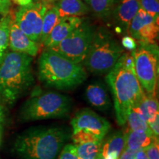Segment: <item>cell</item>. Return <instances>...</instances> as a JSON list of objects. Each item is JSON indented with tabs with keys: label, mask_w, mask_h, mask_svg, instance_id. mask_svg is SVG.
Returning a JSON list of instances; mask_svg holds the SVG:
<instances>
[{
	"label": "cell",
	"mask_w": 159,
	"mask_h": 159,
	"mask_svg": "<svg viewBox=\"0 0 159 159\" xmlns=\"http://www.w3.org/2000/svg\"><path fill=\"white\" fill-rule=\"evenodd\" d=\"M106 81L114 97L117 122L124 125L129 111L141 102L146 94L139 82L134 68L126 66L120 58L108 72Z\"/></svg>",
	"instance_id": "6da1fadb"
},
{
	"label": "cell",
	"mask_w": 159,
	"mask_h": 159,
	"mask_svg": "<svg viewBox=\"0 0 159 159\" xmlns=\"http://www.w3.org/2000/svg\"><path fill=\"white\" fill-rule=\"evenodd\" d=\"M40 80L60 90L74 89L82 84L87 73L80 63L72 62L58 53L47 49L39 61Z\"/></svg>",
	"instance_id": "7a4b0ae2"
},
{
	"label": "cell",
	"mask_w": 159,
	"mask_h": 159,
	"mask_svg": "<svg viewBox=\"0 0 159 159\" xmlns=\"http://www.w3.org/2000/svg\"><path fill=\"white\" fill-rule=\"evenodd\" d=\"M69 135L60 128H37L17 137L16 152L23 159H56Z\"/></svg>",
	"instance_id": "3957f363"
},
{
	"label": "cell",
	"mask_w": 159,
	"mask_h": 159,
	"mask_svg": "<svg viewBox=\"0 0 159 159\" xmlns=\"http://www.w3.org/2000/svg\"><path fill=\"white\" fill-rule=\"evenodd\" d=\"M33 57L7 52L0 63V96L13 104L33 84Z\"/></svg>",
	"instance_id": "277c9868"
},
{
	"label": "cell",
	"mask_w": 159,
	"mask_h": 159,
	"mask_svg": "<svg viewBox=\"0 0 159 159\" xmlns=\"http://www.w3.org/2000/svg\"><path fill=\"white\" fill-rule=\"evenodd\" d=\"M124 53V49L104 28L95 30L83 63L94 74H105L114 68Z\"/></svg>",
	"instance_id": "5b68a950"
},
{
	"label": "cell",
	"mask_w": 159,
	"mask_h": 159,
	"mask_svg": "<svg viewBox=\"0 0 159 159\" xmlns=\"http://www.w3.org/2000/svg\"><path fill=\"white\" fill-rule=\"evenodd\" d=\"M71 110L68 97L56 92H43L30 97L24 105L21 118L25 121L62 118Z\"/></svg>",
	"instance_id": "8992f818"
},
{
	"label": "cell",
	"mask_w": 159,
	"mask_h": 159,
	"mask_svg": "<svg viewBox=\"0 0 159 159\" xmlns=\"http://www.w3.org/2000/svg\"><path fill=\"white\" fill-rule=\"evenodd\" d=\"M134 69L141 86L146 94L156 96L158 74V49L154 44L141 43L132 51Z\"/></svg>",
	"instance_id": "52a82bcc"
},
{
	"label": "cell",
	"mask_w": 159,
	"mask_h": 159,
	"mask_svg": "<svg viewBox=\"0 0 159 159\" xmlns=\"http://www.w3.org/2000/svg\"><path fill=\"white\" fill-rule=\"evenodd\" d=\"M95 30L90 24L83 21L61 42L48 49L58 53L72 62L81 63L86 57Z\"/></svg>",
	"instance_id": "ba28073f"
},
{
	"label": "cell",
	"mask_w": 159,
	"mask_h": 159,
	"mask_svg": "<svg viewBox=\"0 0 159 159\" xmlns=\"http://www.w3.org/2000/svg\"><path fill=\"white\" fill-rule=\"evenodd\" d=\"M48 6L42 2L22 6L15 14L14 22L32 41L40 43L43 16Z\"/></svg>",
	"instance_id": "9c48e42d"
},
{
	"label": "cell",
	"mask_w": 159,
	"mask_h": 159,
	"mask_svg": "<svg viewBox=\"0 0 159 159\" xmlns=\"http://www.w3.org/2000/svg\"><path fill=\"white\" fill-rule=\"evenodd\" d=\"M158 18H154L139 9L129 25L128 33L140 43H156L158 37Z\"/></svg>",
	"instance_id": "30bf717a"
},
{
	"label": "cell",
	"mask_w": 159,
	"mask_h": 159,
	"mask_svg": "<svg viewBox=\"0 0 159 159\" xmlns=\"http://www.w3.org/2000/svg\"><path fill=\"white\" fill-rule=\"evenodd\" d=\"M71 125L73 133L85 130L103 139L111 128V124L107 119L99 116L90 109L85 108L77 113L71 119Z\"/></svg>",
	"instance_id": "8fae6325"
},
{
	"label": "cell",
	"mask_w": 159,
	"mask_h": 159,
	"mask_svg": "<svg viewBox=\"0 0 159 159\" xmlns=\"http://www.w3.org/2000/svg\"><path fill=\"white\" fill-rule=\"evenodd\" d=\"M139 9V0H123L115 4L111 17L113 18L119 33H128L129 25Z\"/></svg>",
	"instance_id": "7c38bea8"
},
{
	"label": "cell",
	"mask_w": 159,
	"mask_h": 159,
	"mask_svg": "<svg viewBox=\"0 0 159 159\" xmlns=\"http://www.w3.org/2000/svg\"><path fill=\"white\" fill-rule=\"evenodd\" d=\"M8 47L11 51L35 57L39 50V43L32 41L23 33L14 21L11 26Z\"/></svg>",
	"instance_id": "4fadbf2b"
},
{
	"label": "cell",
	"mask_w": 159,
	"mask_h": 159,
	"mask_svg": "<svg viewBox=\"0 0 159 159\" xmlns=\"http://www.w3.org/2000/svg\"><path fill=\"white\" fill-rule=\"evenodd\" d=\"M83 20L80 16L61 18L43 42L47 49H50L65 39L74 30L82 24Z\"/></svg>",
	"instance_id": "5bb4252c"
},
{
	"label": "cell",
	"mask_w": 159,
	"mask_h": 159,
	"mask_svg": "<svg viewBox=\"0 0 159 159\" xmlns=\"http://www.w3.org/2000/svg\"><path fill=\"white\" fill-rule=\"evenodd\" d=\"M85 98L90 104L99 110L105 111L110 108L111 100L106 89L99 83L89 85L85 91Z\"/></svg>",
	"instance_id": "9a60e30c"
},
{
	"label": "cell",
	"mask_w": 159,
	"mask_h": 159,
	"mask_svg": "<svg viewBox=\"0 0 159 159\" xmlns=\"http://www.w3.org/2000/svg\"><path fill=\"white\" fill-rule=\"evenodd\" d=\"M124 134L125 148L134 150L144 149L153 142L158 141V138L153 134H148L144 131L128 130Z\"/></svg>",
	"instance_id": "2e32d148"
},
{
	"label": "cell",
	"mask_w": 159,
	"mask_h": 159,
	"mask_svg": "<svg viewBox=\"0 0 159 159\" xmlns=\"http://www.w3.org/2000/svg\"><path fill=\"white\" fill-rule=\"evenodd\" d=\"M55 6L61 18L80 16L90 11L89 6L82 0H59Z\"/></svg>",
	"instance_id": "e0dca14e"
},
{
	"label": "cell",
	"mask_w": 159,
	"mask_h": 159,
	"mask_svg": "<svg viewBox=\"0 0 159 159\" xmlns=\"http://www.w3.org/2000/svg\"><path fill=\"white\" fill-rule=\"evenodd\" d=\"M132 109L140 114L148 123L159 116V105L156 96L146 94L141 102Z\"/></svg>",
	"instance_id": "ac0fdd59"
},
{
	"label": "cell",
	"mask_w": 159,
	"mask_h": 159,
	"mask_svg": "<svg viewBox=\"0 0 159 159\" xmlns=\"http://www.w3.org/2000/svg\"><path fill=\"white\" fill-rule=\"evenodd\" d=\"M125 148V134L122 132L115 133L102 145L100 159L108 156H111L114 159H117Z\"/></svg>",
	"instance_id": "d6986e66"
},
{
	"label": "cell",
	"mask_w": 159,
	"mask_h": 159,
	"mask_svg": "<svg viewBox=\"0 0 159 159\" xmlns=\"http://www.w3.org/2000/svg\"><path fill=\"white\" fill-rule=\"evenodd\" d=\"M61 19V18L60 17L56 6H52L49 8L48 7L43 16L40 43H43Z\"/></svg>",
	"instance_id": "ffe728a7"
},
{
	"label": "cell",
	"mask_w": 159,
	"mask_h": 159,
	"mask_svg": "<svg viewBox=\"0 0 159 159\" xmlns=\"http://www.w3.org/2000/svg\"><path fill=\"white\" fill-rule=\"evenodd\" d=\"M89 9L97 17L107 19L111 17L116 1L115 0H86Z\"/></svg>",
	"instance_id": "44dd1931"
},
{
	"label": "cell",
	"mask_w": 159,
	"mask_h": 159,
	"mask_svg": "<svg viewBox=\"0 0 159 159\" xmlns=\"http://www.w3.org/2000/svg\"><path fill=\"white\" fill-rule=\"evenodd\" d=\"M102 141L83 143L76 145L80 159H100Z\"/></svg>",
	"instance_id": "7402d4cb"
},
{
	"label": "cell",
	"mask_w": 159,
	"mask_h": 159,
	"mask_svg": "<svg viewBox=\"0 0 159 159\" xmlns=\"http://www.w3.org/2000/svg\"><path fill=\"white\" fill-rule=\"evenodd\" d=\"M12 18L9 14L4 16L0 20V63L7 52L9 45V34Z\"/></svg>",
	"instance_id": "603a6c76"
},
{
	"label": "cell",
	"mask_w": 159,
	"mask_h": 159,
	"mask_svg": "<svg viewBox=\"0 0 159 159\" xmlns=\"http://www.w3.org/2000/svg\"><path fill=\"white\" fill-rule=\"evenodd\" d=\"M126 122L128 125V130L144 131L148 134H152V131L149 128L148 122L143 119L140 114H139L133 109H131L128 112Z\"/></svg>",
	"instance_id": "cb8c5ba5"
},
{
	"label": "cell",
	"mask_w": 159,
	"mask_h": 159,
	"mask_svg": "<svg viewBox=\"0 0 159 159\" xmlns=\"http://www.w3.org/2000/svg\"><path fill=\"white\" fill-rule=\"evenodd\" d=\"M72 140L75 144L77 145L83 144V143L96 142V141H102V139L98 138L94 134H91V132H89V131L85 130H80L73 133Z\"/></svg>",
	"instance_id": "d4e9b609"
},
{
	"label": "cell",
	"mask_w": 159,
	"mask_h": 159,
	"mask_svg": "<svg viewBox=\"0 0 159 159\" xmlns=\"http://www.w3.org/2000/svg\"><path fill=\"white\" fill-rule=\"evenodd\" d=\"M140 8L154 18H158V0H139Z\"/></svg>",
	"instance_id": "484cf974"
},
{
	"label": "cell",
	"mask_w": 159,
	"mask_h": 159,
	"mask_svg": "<svg viewBox=\"0 0 159 159\" xmlns=\"http://www.w3.org/2000/svg\"><path fill=\"white\" fill-rule=\"evenodd\" d=\"M58 159H80L77 153L76 145L73 144L65 145L61 150Z\"/></svg>",
	"instance_id": "4316f807"
},
{
	"label": "cell",
	"mask_w": 159,
	"mask_h": 159,
	"mask_svg": "<svg viewBox=\"0 0 159 159\" xmlns=\"http://www.w3.org/2000/svg\"><path fill=\"white\" fill-rule=\"evenodd\" d=\"M145 152L149 159H159V146L158 141H156L145 148Z\"/></svg>",
	"instance_id": "83f0119b"
},
{
	"label": "cell",
	"mask_w": 159,
	"mask_h": 159,
	"mask_svg": "<svg viewBox=\"0 0 159 159\" xmlns=\"http://www.w3.org/2000/svg\"><path fill=\"white\" fill-rule=\"evenodd\" d=\"M122 46L124 48L128 49L130 51H134L136 49L137 43L136 41L130 35H125L122 39Z\"/></svg>",
	"instance_id": "f1b7e54d"
},
{
	"label": "cell",
	"mask_w": 159,
	"mask_h": 159,
	"mask_svg": "<svg viewBox=\"0 0 159 159\" xmlns=\"http://www.w3.org/2000/svg\"><path fill=\"white\" fill-rule=\"evenodd\" d=\"M149 128H150V130L152 131V134L158 138L159 135V116H156L153 120L151 121L150 122L148 123Z\"/></svg>",
	"instance_id": "f546056e"
},
{
	"label": "cell",
	"mask_w": 159,
	"mask_h": 159,
	"mask_svg": "<svg viewBox=\"0 0 159 159\" xmlns=\"http://www.w3.org/2000/svg\"><path fill=\"white\" fill-rule=\"evenodd\" d=\"M137 150L125 148L117 159H134Z\"/></svg>",
	"instance_id": "4dcf8cb0"
},
{
	"label": "cell",
	"mask_w": 159,
	"mask_h": 159,
	"mask_svg": "<svg viewBox=\"0 0 159 159\" xmlns=\"http://www.w3.org/2000/svg\"><path fill=\"white\" fill-rule=\"evenodd\" d=\"M11 8V0H0V14L6 16L9 14Z\"/></svg>",
	"instance_id": "1f68e13d"
},
{
	"label": "cell",
	"mask_w": 159,
	"mask_h": 159,
	"mask_svg": "<svg viewBox=\"0 0 159 159\" xmlns=\"http://www.w3.org/2000/svg\"><path fill=\"white\" fill-rule=\"evenodd\" d=\"M134 159H149L144 149L137 150Z\"/></svg>",
	"instance_id": "d6a6232c"
},
{
	"label": "cell",
	"mask_w": 159,
	"mask_h": 159,
	"mask_svg": "<svg viewBox=\"0 0 159 159\" xmlns=\"http://www.w3.org/2000/svg\"><path fill=\"white\" fill-rule=\"evenodd\" d=\"M14 2L17 5H19L22 7V6L28 5L30 4L33 2V0H13Z\"/></svg>",
	"instance_id": "836d02e7"
},
{
	"label": "cell",
	"mask_w": 159,
	"mask_h": 159,
	"mask_svg": "<svg viewBox=\"0 0 159 159\" xmlns=\"http://www.w3.org/2000/svg\"><path fill=\"white\" fill-rule=\"evenodd\" d=\"M4 117V111H3V107L2 105L0 103V122L2 121Z\"/></svg>",
	"instance_id": "e575fe53"
},
{
	"label": "cell",
	"mask_w": 159,
	"mask_h": 159,
	"mask_svg": "<svg viewBox=\"0 0 159 159\" xmlns=\"http://www.w3.org/2000/svg\"><path fill=\"white\" fill-rule=\"evenodd\" d=\"M115 1H116V2H119L123 1V0H115Z\"/></svg>",
	"instance_id": "d590c367"
},
{
	"label": "cell",
	"mask_w": 159,
	"mask_h": 159,
	"mask_svg": "<svg viewBox=\"0 0 159 159\" xmlns=\"http://www.w3.org/2000/svg\"><path fill=\"white\" fill-rule=\"evenodd\" d=\"M49 1H54V0H49Z\"/></svg>",
	"instance_id": "8d00e7d4"
},
{
	"label": "cell",
	"mask_w": 159,
	"mask_h": 159,
	"mask_svg": "<svg viewBox=\"0 0 159 159\" xmlns=\"http://www.w3.org/2000/svg\"><path fill=\"white\" fill-rule=\"evenodd\" d=\"M0 97H1V96H0Z\"/></svg>",
	"instance_id": "74e56055"
}]
</instances>
